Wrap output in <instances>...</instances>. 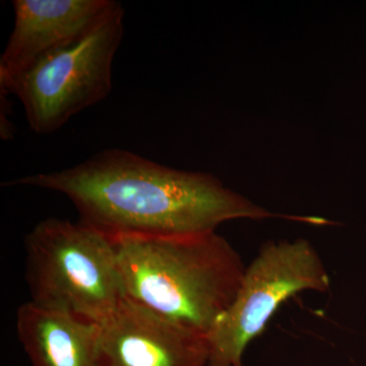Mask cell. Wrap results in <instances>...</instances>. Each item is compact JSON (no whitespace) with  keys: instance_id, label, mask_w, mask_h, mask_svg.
<instances>
[{"instance_id":"3957f363","label":"cell","mask_w":366,"mask_h":366,"mask_svg":"<svg viewBox=\"0 0 366 366\" xmlns=\"http://www.w3.org/2000/svg\"><path fill=\"white\" fill-rule=\"evenodd\" d=\"M31 301L102 324L127 298L112 236L48 218L25 239Z\"/></svg>"},{"instance_id":"8992f818","label":"cell","mask_w":366,"mask_h":366,"mask_svg":"<svg viewBox=\"0 0 366 366\" xmlns=\"http://www.w3.org/2000/svg\"><path fill=\"white\" fill-rule=\"evenodd\" d=\"M207 335L125 298L100 324L98 366H208Z\"/></svg>"},{"instance_id":"277c9868","label":"cell","mask_w":366,"mask_h":366,"mask_svg":"<svg viewBox=\"0 0 366 366\" xmlns=\"http://www.w3.org/2000/svg\"><path fill=\"white\" fill-rule=\"evenodd\" d=\"M124 18L119 4L83 37L46 55L19 76L0 81L1 91L20 99L33 132L53 134L109 95Z\"/></svg>"},{"instance_id":"52a82bcc","label":"cell","mask_w":366,"mask_h":366,"mask_svg":"<svg viewBox=\"0 0 366 366\" xmlns=\"http://www.w3.org/2000/svg\"><path fill=\"white\" fill-rule=\"evenodd\" d=\"M118 4L113 0H14V29L0 59V81L83 37Z\"/></svg>"},{"instance_id":"5b68a950","label":"cell","mask_w":366,"mask_h":366,"mask_svg":"<svg viewBox=\"0 0 366 366\" xmlns=\"http://www.w3.org/2000/svg\"><path fill=\"white\" fill-rule=\"evenodd\" d=\"M330 288L329 272L307 239L264 243L245 268L230 307L207 334L208 366H243L247 347L286 300L305 291L325 293Z\"/></svg>"},{"instance_id":"7a4b0ae2","label":"cell","mask_w":366,"mask_h":366,"mask_svg":"<svg viewBox=\"0 0 366 366\" xmlns=\"http://www.w3.org/2000/svg\"><path fill=\"white\" fill-rule=\"evenodd\" d=\"M112 238L127 297L206 335L230 307L247 268L217 231Z\"/></svg>"},{"instance_id":"6da1fadb","label":"cell","mask_w":366,"mask_h":366,"mask_svg":"<svg viewBox=\"0 0 366 366\" xmlns=\"http://www.w3.org/2000/svg\"><path fill=\"white\" fill-rule=\"evenodd\" d=\"M9 184L64 194L81 222L112 237L204 234L236 219L308 221L307 217L272 213L213 175L174 169L119 149Z\"/></svg>"},{"instance_id":"ba28073f","label":"cell","mask_w":366,"mask_h":366,"mask_svg":"<svg viewBox=\"0 0 366 366\" xmlns=\"http://www.w3.org/2000/svg\"><path fill=\"white\" fill-rule=\"evenodd\" d=\"M100 325L28 301L16 312V334L32 366H98Z\"/></svg>"}]
</instances>
